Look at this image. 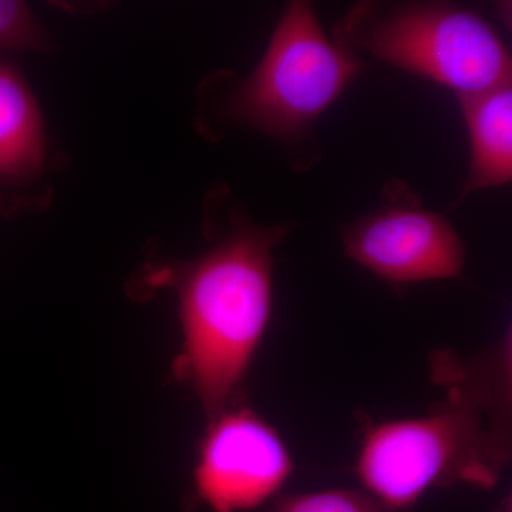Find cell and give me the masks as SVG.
<instances>
[{
  "instance_id": "cell-1",
  "label": "cell",
  "mask_w": 512,
  "mask_h": 512,
  "mask_svg": "<svg viewBox=\"0 0 512 512\" xmlns=\"http://www.w3.org/2000/svg\"><path fill=\"white\" fill-rule=\"evenodd\" d=\"M292 224L259 227L239 217L228 234L190 261L147 269L153 288L173 289L183 348L177 373L208 419L234 406L272 312L274 248Z\"/></svg>"
},
{
  "instance_id": "cell-2",
  "label": "cell",
  "mask_w": 512,
  "mask_h": 512,
  "mask_svg": "<svg viewBox=\"0 0 512 512\" xmlns=\"http://www.w3.org/2000/svg\"><path fill=\"white\" fill-rule=\"evenodd\" d=\"M511 429L448 387L426 416L370 424L355 464L365 493L387 511L412 507L433 487H494L511 453Z\"/></svg>"
},
{
  "instance_id": "cell-3",
  "label": "cell",
  "mask_w": 512,
  "mask_h": 512,
  "mask_svg": "<svg viewBox=\"0 0 512 512\" xmlns=\"http://www.w3.org/2000/svg\"><path fill=\"white\" fill-rule=\"evenodd\" d=\"M336 42L362 49L461 96L511 83L503 37L477 10L441 2L359 3Z\"/></svg>"
},
{
  "instance_id": "cell-4",
  "label": "cell",
  "mask_w": 512,
  "mask_h": 512,
  "mask_svg": "<svg viewBox=\"0 0 512 512\" xmlns=\"http://www.w3.org/2000/svg\"><path fill=\"white\" fill-rule=\"evenodd\" d=\"M363 72L353 50L329 39L309 2L286 6L255 72L224 101L225 119L299 141Z\"/></svg>"
},
{
  "instance_id": "cell-5",
  "label": "cell",
  "mask_w": 512,
  "mask_h": 512,
  "mask_svg": "<svg viewBox=\"0 0 512 512\" xmlns=\"http://www.w3.org/2000/svg\"><path fill=\"white\" fill-rule=\"evenodd\" d=\"M293 473L281 434L247 407L211 417L198 450L194 490L211 512H247L274 497Z\"/></svg>"
},
{
  "instance_id": "cell-6",
  "label": "cell",
  "mask_w": 512,
  "mask_h": 512,
  "mask_svg": "<svg viewBox=\"0 0 512 512\" xmlns=\"http://www.w3.org/2000/svg\"><path fill=\"white\" fill-rule=\"evenodd\" d=\"M345 252L392 284H417L460 276L466 251L453 225L419 205L389 204L350 225Z\"/></svg>"
},
{
  "instance_id": "cell-7",
  "label": "cell",
  "mask_w": 512,
  "mask_h": 512,
  "mask_svg": "<svg viewBox=\"0 0 512 512\" xmlns=\"http://www.w3.org/2000/svg\"><path fill=\"white\" fill-rule=\"evenodd\" d=\"M47 158L39 101L19 67L0 57V185L33 183L45 171Z\"/></svg>"
},
{
  "instance_id": "cell-8",
  "label": "cell",
  "mask_w": 512,
  "mask_h": 512,
  "mask_svg": "<svg viewBox=\"0 0 512 512\" xmlns=\"http://www.w3.org/2000/svg\"><path fill=\"white\" fill-rule=\"evenodd\" d=\"M470 136V174L461 198L512 178V87L501 84L460 97Z\"/></svg>"
},
{
  "instance_id": "cell-9",
  "label": "cell",
  "mask_w": 512,
  "mask_h": 512,
  "mask_svg": "<svg viewBox=\"0 0 512 512\" xmlns=\"http://www.w3.org/2000/svg\"><path fill=\"white\" fill-rule=\"evenodd\" d=\"M52 40L29 5L0 0V52H46Z\"/></svg>"
},
{
  "instance_id": "cell-10",
  "label": "cell",
  "mask_w": 512,
  "mask_h": 512,
  "mask_svg": "<svg viewBox=\"0 0 512 512\" xmlns=\"http://www.w3.org/2000/svg\"><path fill=\"white\" fill-rule=\"evenodd\" d=\"M274 512H389L365 491L326 490L285 495Z\"/></svg>"
}]
</instances>
